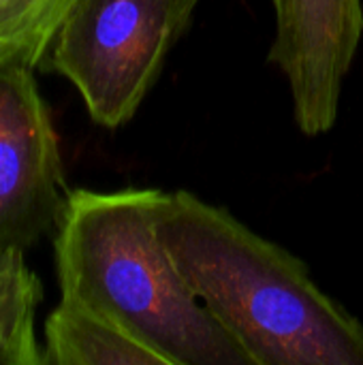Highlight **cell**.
<instances>
[{"label":"cell","mask_w":363,"mask_h":365,"mask_svg":"<svg viewBox=\"0 0 363 365\" xmlns=\"http://www.w3.org/2000/svg\"><path fill=\"white\" fill-rule=\"evenodd\" d=\"M156 233L178 272L255 365H363V325L302 259L193 192H167Z\"/></svg>","instance_id":"cell-1"},{"label":"cell","mask_w":363,"mask_h":365,"mask_svg":"<svg viewBox=\"0 0 363 365\" xmlns=\"http://www.w3.org/2000/svg\"><path fill=\"white\" fill-rule=\"evenodd\" d=\"M165 197L156 188L68 190L53 231L60 297L116 321L167 365H255L163 246Z\"/></svg>","instance_id":"cell-2"},{"label":"cell","mask_w":363,"mask_h":365,"mask_svg":"<svg viewBox=\"0 0 363 365\" xmlns=\"http://www.w3.org/2000/svg\"><path fill=\"white\" fill-rule=\"evenodd\" d=\"M201 0H77L47 53L49 68L81 94L90 118L124 126L190 28Z\"/></svg>","instance_id":"cell-3"},{"label":"cell","mask_w":363,"mask_h":365,"mask_svg":"<svg viewBox=\"0 0 363 365\" xmlns=\"http://www.w3.org/2000/svg\"><path fill=\"white\" fill-rule=\"evenodd\" d=\"M68 188L60 139L32 68H0V269L56 231Z\"/></svg>","instance_id":"cell-4"},{"label":"cell","mask_w":363,"mask_h":365,"mask_svg":"<svg viewBox=\"0 0 363 365\" xmlns=\"http://www.w3.org/2000/svg\"><path fill=\"white\" fill-rule=\"evenodd\" d=\"M270 62L287 77L293 115L308 137L329 133L363 36L362 0H272Z\"/></svg>","instance_id":"cell-5"},{"label":"cell","mask_w":363,"mask_h":365,"mask_svg":"<svg viewBox=\"0 0 363 365\" xmlns=\"http://www.w3.org/2000/svg\"><path fill=\"white\" fill-rule=\"evenodd\" d=\"M45 365H167L116 321L60 297L45 321Z\"/></svg>","instance_id":"cell-6"},{"label":"cell","mask_w":363,"mask_h":365,"mask_svg":"<svg viewBox=\"0 0 363 365\" xmlns=\"http://www.w3.org/2000/svg\"><path fill=\"white\" fill-rule=\"evenodd\" d=\"M41 302V280L26 261L0 269V365H45L36 340Z\"/></svg>","instance_id":"cell-7"},{"label":"cell","mask_w":363,"mask_h":365,"mask_svg":"<svg viewBox=\"0 0 363 365\" xmlns=\"http://www.w3.org/2000/svg\"><path fill=\"white\" fill-rule=\"evenodd\" d=\"M77 0H0V68H36Z\"/></svg>","instance_id":"cell-8"}]
</instances>
